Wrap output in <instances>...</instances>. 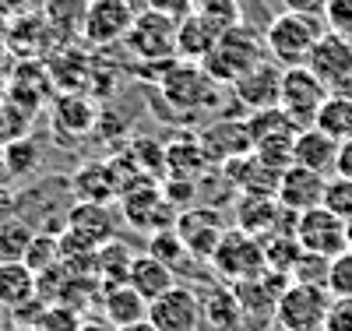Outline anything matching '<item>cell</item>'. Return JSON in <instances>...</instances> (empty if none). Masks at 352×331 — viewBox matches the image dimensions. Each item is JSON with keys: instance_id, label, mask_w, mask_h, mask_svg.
Segmentation results:
<instances>
[{"instance_id": "681fc988", "label": "cell", "mask_w": 352, "mask_h": 331, "mask_svg": "<svg viewBox=\"0 0 352 331\" xmlns=\"http://www.w3.org/2000/svg\"><path fill=\"white\" fill-rule=\"evenodd\" d=\"M36 331H39V328H36Z\"/></svg>"}, {"instance_id": "52a82bcc", "label": "cell", "mask_w": 352, "mask_h": 331, "mask_svg": "<svg viewBox=\"0 0 352 331\" xmlns=\"http://www.w3.org/2000/svg\"><path fill=\"white\" fill-rule=\"evenodd\" d=\"M307 67L324 81L331 92H352V39L324 28V36L317 39Z\"/></svg>"}, {"instance_id": "7dc6e473", "label": "cell", "mask_w": 352, "mask_h": 331, "mask_svg": "<svg viewBox=\"0 0 352 331\" xmlns=\"http://www.w3.org/2000/svg\"><path fill=\"white\" fill-rule=\"evenodd\" d=\"M8 328H11V310L0 303V331H8Z\"/></svg>"}, {"instance_id": "d4e9b609", "label": "cell", "mask_w": 352, "mask_h": 331, "mask_svg": "<svg viewBox=\"0 0 352 331\" xmlns=\"http://www.w3.org/2000/svg\"><path fill=\"white\" fill-rule=\"evenodd\" d=\"M43 18L56 36H85L88 0H46Z\"/></svg>"}, {"instance_id": "f6af8a7d", "label": "cell", "mask_w": 352, "mask_h": 331, "mask_svg": "<svg viewBox=\"0 0 352 331\" xmlns=\"http://www.w3.org/2000/svg\"><path fill=\"white\" fill-rule=\"evenodd\" d=\"M116 331H159V328H155L148 317H141V321H134V324H120Z\"/></svg>"}, {"instance_id": "d590c367", "label": "cell", "mask_w": 352, "mask_h": 331, "mask_svg": "<svg viewBox=\"0 0 352 331\" xmlns=\"http://www.w3.org/2000/svg\"><path fill=\"white\" fill-rule=\"evenodd\" d=\"M81 321H85L81 310H74L67 303H50L43 321H39V331H78Z\"/></svg>"}, {"instance_id": "f35d334b", "label": "cell", "mask_w": 352, "mask_h": 331, "mask_svg": "<svg viewBox=\"0 0 352 331\" xmlns=\"http://www.w3.org/2000/svg\"><path fill=\"white\" fill-rule=\"evenodd\" d=\"M320 331H352V296H331V307Z\"/></svg>"}, {"instance_id": "ffe728a7", "label": "cell", "mask_w": 352, "mask_h": 331, "mask_svg": "<svg viewBox=\"0 0 352 331\" xmlns=\"http://www.w3.org/2000/svg\"><path fill=\"white\" fill-rule=\"evenodd\" d=\"M99 307H102V317H106L113 328L134 324V321H141V317H148V299H144L134 286H127V282H120V286H102Z\"/></svg>"}, {"instance_id": "cb8c5ba5", "label": "cell", "mask_w": 352, "mask_h": 331, "mask_svg": "<svg viewBox=\"0 0 352 331\" xmlns=\"http://www.w3.org/2000/svg\"><path fill=\"white\" fill-rule=\"evenodd\" d=\"M314 127H320L324 134H331L335 141H349L352 138V92H331L320 103Z\"/></svg>"}, {"instance_id": "7a4b0ae2", "label": "cell", "mask_w": 352, "mask_h": 331, "mask_svg": "<svg viewBox=\"0 0 352 331\" xmlns=\"http://www.w3.org/2000/svg\"><path fill=\"white\" fill-rule=\"evenodd\" d=\"M264 56H268V50H264V36H257L254 28L236 21V25L222 28L219 43L212 46V53L204 56L201 64H204V71H208L215 81L232 85L243 71H250L257 60H264Z\"/></svg>"}, {"instance_id": "d6a6232c", "label": "cell", "mask_w": 352, "mask_h": 331, "mask_svg": "<svg viewBox=\"0 0 352 331\" xmlns=\"http://www.w3.org/2000/svg\"><path fill=\"white\" fill-rule=\"evenodd\" d=\"M56 116H60V124H64V127H71V131H78V134H85L88 127L96 124V109H92V103L81 99V96H67V99H60V103H56Z\"/></svg>"}, {"instance_id": "5bb4252c", "label": "cell", "mask_w": 352, "mask_h": 331, "mask_svg": "<svg viewBox=\"0 0 352 331\" xmlns=\"http://www.w3.org/2000/svg\"><path fill=\"white\" fill-rule=\"evenodd\" d=\"M138 11L131 0H88V18H85V36L92 43H116L127 39Z\"/></svg>"}, {"instance_id": "f1b7e54d", "label": "cell", "mask_w": 352, "mask_h": 331, "mask_svg": "<svg viewBox=\"0 0 352 331\" xmlns=\"http://www.w3.org/2000/svg\"><path fill=\"white\" fill-rule=\"evenodd\" d=\"M148 254L159 257L162 264H169L173 272H180V264H184V261H194V254L187 250V244L180 239V233H176L173 226H169V229H159V233L148 236Z\"/></svg>"}, {"instance_id": "5b68a950", "label": "cell", "mask_w": 352, "mask_h": 331, "mask_svg": "<svg viewBox=\"0 0 352 331\" xmlns=\"http://www.w3.org/2000/svg\"><path fill=\"white\" fill-rule=\"evenodd\" d=\"M215 268V275H222L229 286L232 282H243V279H254L261 275L264 268V247H261V239L243 233V229H226V236L219 239V247L208 261Z\"/></svg>"}, {"instance_id": "836d02e7", "label": "cell", "mask_w": 352, "mask_h": 331, "mask_svg": "<svg viewBox=\"0 0 352 331\" xmlns=\"http://www.w3.org/2000/svg\"><path fill=\"white\" fill-rule=\"evenodd\" d=\"M328 272H331V257H320L303 250L300 261L292 264V282H307V286H328Z\"/></svg>"}, {"instance_id": "8fae6325", "label": "cell", "mask_w": 352, "mask_h": 331, "mask_svg": "<svg viewBox=\"0 0 352 331\" xmlns=\"http://www.w3.org/2000/svg\"><path fill=\"white\" fill-rule=\"evenodd\" d=\"M289 282H292L289 275L272 272V268H264V272H261V275H254V279L232 282V292H236V299H240V307H243L247 321H250V317H257V321H275L278 296L285 292V286H289Z\"/></svg>"}, {"instance_id": "ee69618b", "label": "cell", "mask_w": 352, "mask_h": 331, "mask_svg": "<svg viewBox=\"0 0 352 331\" xmlns=\"http://www.w3.org/2000/svg\"><path fill=\"white\" fill-rule=\"evenodd\" d=\"M78 331H116V328H113L106 317H85Z\"/></svg>"}, {"instance_id": "6da1fadb", "label": "cell", "mask_w": 352, "mask_h": 331, "mask_svg": "<svg viewBox=\"0 0 352 331\" xmlns=\"http://www.w3.org/2000/svg\"><path fill=\"white\" fill-rule=\"evenodd\" d=\"M324 18H310L296 11H282L264 28V50L278 67H300L310 60L317 39L324 36Z\"/></svg>"}, {"instance_id": "4316f807", "label": "cell", "mask_w": 352, "mask_h": 331, "mask_svg": "<svg viewBox=\"0 0 352 331\" xmlns=\"http://www.w3.org/2000/svg\"><path fill=\"white\" fill-rule=\"evenodd\" d=\"M296 127H285V131H275L268 138L254 141V156L261 162H268L275 169H289L292 162H296Z\"/></svg>"}, {"instance_id": "603a6c76", "label": "cell", "mask_w": 352, "mask_h": 331, "mask_svg": "<svg viewBox=\"0 0 352 331\" xmlns=\"http://www.w3.org/2000/svg\"><path fill=\"white\" fill-rule=\"evenodd\" d=\"M32 296H39L36 272L25 261H0V303L8 310H18Z\"/></svg>"}, {"instance_id": "ac0fdd59", "label": "cell", "mask_w": 352, "mask_h": 331, "mask_svg": "<svg viewBox=\"0 0 352 331\" xmlns=\"http://www.w3.org/2000/svg\"><path fill=\"white\" fill-rule=\"evenodd\" d=\"M219 36H222L219 21L204 18L201 11H190L180 25H176V53L190 56V64H201V60L212 53V46L219 43Z\"/></svg>"}, {"instance_id": "b9f144b4", "label": "cell", "mask_w": 352, "mask_h": 331, "mask_svg": "<svg viewBox=\"0 0 352 331\" xmlns=\"http://www.w3.org/2000/svg\"><path fill=\"white\" fill-rule=\"evenodd\" d=\"M331 0H282L285 11H296V14H310V18H324Z\"/></svg>"}, {"instance_id": "ba28073f", "label": "cell", "mask_w": 352, "mask_h": 331, "mask_svg": "<svg viewBox=\"0 0 352 331\" xmlns=\"http://www.w3.org/2000/svg\"><path fill=\"white\" fill-rule=\"evenodd\" d=\"M148 321L159 331H197L201 328V292L197 286L176 282L148 303Z\"/></svg>"}, {"instance_id": "c3c4849f", "label": "cell", "mask_w": 352, "mask_h": 331, "mask_svg": "<svg viewBox=\"0 0 352 331\" xmlns=\"http://www.w3.org/2000/svg\"><path fill=\"white\" fill-rule=\"evenodd\" d=\"M345 239H349V250H352V219L345 222Z\"/></svg>"}, {"instance_id": "bcb514c9", "label": "cell", "mask_w": 352, "mask_h": 331, "mask_svg": "<svg viewBox=\"0 0 352 331\" xmlns=\"http://www.w3.org/2000/svg\"><path fill=\"white\" fill-rule=\"evenodd\" d=\"M8 36H11V21H8L4 14H0V56L8 53Z\"/></svg>"}, {"instance_id": "30bf717a", "label": "cell", "mask_w": 352, "mask_h": 331, "mask_svg": "<svg viewBox=\"0 0 352 331\" xmlns=\"http://www.w3.org/2000/svg\"><path fill=\"white\" fill-rule=\"evenodd\" d=\"M124 201V215L134 229L141 233H159V229H169L176 222V204L155 187V184H141L127 194H120Z\"/></svg>"}, {"instance_id": "7c38bea8", "label": "cell", "mask_w": 352, "mask_h": 331, "mask_svg": "<svg viewBox=\"0 0 352 331\" xmlns=\"http://www.w3.org/2000/svg\"><path fill=\"white\" fill-rule=\"evenodd\" d=\"M278 92H282V67L275 64L272 56L257 60L250 71H243L236 81H232V96H236L250 113L278 106Z\"/></svg>"}, {"instance_id": "44dd1931", "label": "cell", "mask_w": 352, "mask_h": 331, "mask_svg": "<svg viewBox=\"0 0 352 331\" xmlns=\"http://www.w3.org/2000/svg\"><path fill=\"white\" fill-rule=\"evenodd\" d=\"M338 145L331 134H324L320 127H303L296 134V162L307 166V169H317L331 176L335 173V159H338Z\"/></svg>"}, {"instance_id": "f546056e", "label": "cell", "mask_w": 352, "mask_h": 331, "mask_svg": "<svg viewBox=\"0 0 352 331\" xmlns=\"http://www.w3.org/2000/svg\"><path fill=\"white\" fill-rule=\"evenodd\" d=\"M4 166L14 176H32L43 166V148L32 138H14L4 145Z\"/></svg>"}, {"instance_id": "484cf974", "label": "cell", "mask_w": 352, "mask_h": 331, "mask_svg": "<svg viewBox=\"0 0 352 331\" xmlns=\"http://www.w3.org/2000/svg\"><path fill=\"white\" fill-rule=\"evenodd\" d=\"M261 247H264V264L282 275H292V264L303 254L296 233H268V236H261Z\"/></svg>"}, {"instance_id": "e575fe53", "label": "cell", "mask_w": 352, "mask_h": 331, "mask_svg": "<svg viewBox=\"0 0 352 331\" xmlns=\"http://www.w3.org/2000/svg\"><path fill=\"white\" fill-rule=\"evenodd\" d=\"M324 208L338 219H352V180L349 176H328V187H324Z\"/></svg>"}, {"instance_id": "1f68e13d", "label": "cell", "mask_w": 352, "mask_h": 331, "mask_svg": "<svg viewBox=\"0 0 352 331\" xmlns=\"http://www.w3.org/2000/svg\"><path fill=\"white\" fill-rule=\"evenodd\" d=\"M21 261H25L28 268H32L36 275H39V272H46V268H53V264H60V261H64L60 233H56V236H50V233H36Z\"/></svg>"}, {"instance_id": "7402d4cb", "label": "cell", "mask_w": 352, "mask_h": 331, "mask_svg": "<svg viewBox=\"0 0 352 331\" xmlns=\"http://www.w3.org/2000/svg\"><path fill=\"white\" fill-rule=\"evenodd\" d=\"M127 286H134L144 299H152L155 296H162L169 286H176V272L169 264H162L159 257H152V254H141V257H134L131 261V272H127Z\"/></svg>"}, {"instance_id": "8d00e7d4", "label": "cell", "mask_w": 352, "mask_h": 331, "mask_svg": "<svg viewBox=\"0 0 352 331\" xmlns=\"http://www.w3.org/2000/svg\"><path fill=\"white\" fill-rule=\"evenodd\" d=\"M328 289L331 296H352V250H342L338 257H331Z\"/></svg>"}, {"instance_id": "83f0119b", "label": "cell", "mask_w": 352, "mask_h": 331, "mask_svg": "<svg viewBox=\"0 0 352 331\" xmlns=\"http://www.w3.org/2000/svg\"><path fill=\"white\" fill-rule=\"evenodd\" d=\"M131 261H134V254L120 244V239H109V244H102V247H99V282H102V286H120V282H127Z\"/></svg>"}, {"instance_id": "9c48e42d", "label": "cell", "mask_w": 352, "mask_h": 331, "mask_svg": "<svg viewBox=\"0 0 352 331\" xmlns=\"http://www.w3.org/2000/svg\"><path fill=\"white\" fill-rule=\"evenodd\" d=\"M173 229L180 233V239L187 244V250L197 261H212L219 239L226 236V219L219 215V208H204V204H190L184 212H176Z\"/></svg>"}, {"instance_id": "d6986e66", "label": "cell", "mask_w": 352, "mask_h": 331, "mask_svg": "<svg viewBox=\"0 0 352 331\" xmlns=\"http://www.w3.org/2000/svg\"><path fill=\"white\" fill-rule=\"evenodd\" d=\"M74 194H78V201H92V204H106L113 197H120L116 166L113 162H85L74 173Z\"/></svg>"}, {"instance_id": "3957f363", "label": "cell", "mask_w": 352, "mask_h": 331, "mask_svg": "<svg viewBox=\"0 0 352 331\" xmlns=\"http://www.w3.org/2000/svg\"><path fill=\"white\" fill-rule=\"evenodd\" d=\"M331 307V289L328 286H307V282H289L278 296L275 324L278 331H320L324 328Z\"/></svg>"}, {"instance_id": "4dcf8cb0", "label": "cell", "mask_w": 352, "mask_h": 331, "mask_svg": "<svg viewBox=\"0 0 352 331\" xmlns=\"http://www.w3.org/2000/svg\"><path fill=\"white\" fill-rule=\"evenodd\" d=\"M36 229L28 226L25 219H4L0 222V261H21L28 244H32Z\"/></svg>"}, {"instance_id": "60d3db41", "label": "cell", "mask_w": 352, "mask_h": 331, "mask_svg": "<svg viewBox=\"0 0 352 331\" xmlns=\"http://www.w3.org/2000/svg\"><path fill=\"white\" fill-rule=\"evenodd\" d=\"M46 0H0V14L8 21H21V18H36L43 14Z\"/></svg>"}, {"instance_id": "4fadbf2b", "label": "cell", "mask_w": 352, "mask_h": 331, "mask_svg": "<svg viewBox=\"0 0 352 331\" xmlns=\"http://www.w3.org/2000/svg\"><path fill=\"white\" fill-rule=\"evenodd\" d=\"M127 43L138 56H148V60H162L169 53H176V21L162 11H144L134 18Z\"/></svg>"}, {"instance_id": "8992f818", "label": "cell", "mask_w": 352, "mask_h": 331, "mask_svg": "<svg viewBox=\"0 0 352 331\" xmlns=\"http://www.w3.org/2000/svg\"><path fill=\"white\" fill-rule=\"evenodd\" d=\"M296 239L300 247L320 257H338L342 250H349V239H345V219H338L331 208L317 204L307 208V212L296 215Z\"/></svg>"}, {"instance_id": "9a60e30c", "label": "cell", "mask_w": 352, "mask_h": 331, "mask_svg": "<svg viewBox=\"0 0 352 331\" xmlns=\"http://www.w3.org/2000/svg\"><path fill=\"white\" fill-rule=\"evenodd\" d=\"M324 187H328L324 173L292 162L289 169H282L278 180V204H285L289 212H307V208L324 204Z\"/></svg>"}, {"instance_id": "74e56055", "label": "cell", "mask_w": 352, "mask_h": 331, "mask_svg": "<svg viewBox=\"0 0 352 331\" xmlns=\"http://www.w3.org/2000/svg\"><path fill=\"white\" fill-rule=\"evenodd\" d=\"M194 11H201L204 18H212V21H219L222 28H229V25L240 21L236 0H194Z\"/></svg>"}, {"instance_id": "2e32d148", "label": "cell", "mask_w": 352, "mask_h": 331, "mask_svg": "<svg viewBox=\"0 0 352 331\" xmlns=\"http://www.w3.org/2000/svg\"><path fill=\"white\" fill-rule=\"evenodd\" d=\"M197 141L204 148V156H208V162H219V166L254 152V138L247 131V120H229V116L215 120Z\"/></svg>"}, {"instance_id": "e0dca14e", "label": "cell", "mask_w": 352, "mask_h": 331, "mask_svg": "<svg viewBox=\"0 0 352 331\" xmlns=\"http://www.w3.org/2000/svg\"><path fill=\"white\" fill-rule=\"evenodd\" d=\"M201 292V328L197 331H243L247 314L240 307L232 286H212L197 289Z\"/></svg>"}, {"instance_id": "ab89813d", "label": "cell", "mask_w": 352, "mask_h": 331, "mask_svg": "<svg viewBox=\"0 0 352 331\" xmlns=\"http://www.w3.org/2000/svg\"><path fill=\"white\" fill-rule=\"evenodd\" d=\"M324 25L331 32H342L352 39V0H331L324 11Z\"/></svg>"}, {"instance_id": "277c9868", "label": "cell", "mask_w": 352, "mask_h": 331, "mask_svg": "<svg viewBox=\"0 0 352 331\" xmlns=\"http://www.w3.org/2000/svg\"><path fill=\"white\" fill-rule=\"evenodd\" d=\"M331 96V88L320 81L307 64L300 67H282V92H278V106L285 109V116L296 124L300 131L303 127H314V116Z\"/></svg>"}, {"instance_id": "7bdbcfd3", "label": "cell", "mask_w": 352, "mask_h": 331, "mask_svg": "<svg viewBox=\"0 0 352 331\" xmlns=\"http://www.w3.org/2000/svg\"><path fill=\"white\" fill-rule=\"evenodd\" d=\"M335 176H349V180H352V138L338 145V159H335Z\"/></svg>"}]
</instances>
